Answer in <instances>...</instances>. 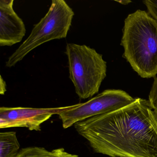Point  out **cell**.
Here are the masks:
<instances>
[{
    "label": "cell",
    "mask_w": 157,
    "mask_h": 157,
    "mask_svg": "<svg viewBox=\"0 0 157 157\" xmlns=\"http://www.w3.org/2000/svg\"><path fill=\"white\" fill-rule=\"evenodd\" d=\"M97 153L110 157H157V116L148 100L74 124Z\"/></svg>",
    "instance_id": "obj_1"
},
{
    "label": "cell",
    "mask_w": 157,
    "mask_h": 157,
    "mask_svg": "<svg viewBox=\"0 0 157 157\" xmlns=\"http://www.w3.org/2000/svg\"><path fill=\"white\" fill-rule=\"evenodd\" d=\"M121 45L123 56L144 78L157 74V22L145 11L137 10L124 21Z\"/></svg>",
    "instance_id": "obj_2"
},
{
    "label": "cell",
    "mask_w": 157,
    "mask_h": 157,
    "mask_svg": "<svg viewBox=\"0 0 157 157\" xmlns=\"http://www.w3.org/2000/svg\"><path fill=\"white\" fill-rule=\"evenodd\" d=\"M65 53L77 95L86 99L98 93L106 76L107 65L102 55L88 46L72 43L67 44Z\"/></svg>",
    "instance_id": "obj_3"
},
{
    "label": "cell",
    "mask_w": 157,
    "mask_h": 157,
    "mask_svg": "<svg viewBox=\"0 0 157 157\" xmlns=\"http://www.w3.org/2000/svg\"><path fill=\"white\" fill-rule=\"evenodd\" d=\"M74 14L64 0H53L47 13L35 25L30 35L9 57L6 67H14L30 52L47 42L66 38Z\"/></svg>",
    "instance_id": "obj_4"
},
{
    "label": "cell",
    "mask_w": 157,
    "mask_h": 157,
    "mask_svg": "<svg viewBox=\"0 0 157 157\" xmlns=\"http://www.w3.org/2000/svg\"><path fill=\"white\" fill-rule=\"evenodd\" d=\"M135 100L124 91L105 90L86 102L72 105L58 115L63 127L67 128L80 121L119 110Z\"/></svg>",
    "instance_id": "obj_5"
},
{
    "label": "cell",
    "mask_w": 157,
    "mask_h": 157,
    "mask_svg": "<svg viewBox=\"0 0 157 157\" xmlns=\"http://www.w3.org/2000/svg\"><path fill=\"white\" fill-rule=\"evenodd\" d=\"M72 105L56 108H0V128L25 127L31 131H41V125L53 115L69 109Z\"/></svg>",
    "instance_id": "obj_6"
},
{
    "label": "cell",
    "mask_w": 157,
    "mask_h": 157,
    "mask_svg": "<svg viewBox=\"0 0 157 157\" xmlns=\"http://www.w3.org/2000/svg\"><path fill=\"white\" fill-rule=\"evenodd\" d=\"M13 0L0 1V46L11 47L20 43L26 33L23 20L13 10Z\"/></svg>",
    "instance_id": "obj_7"
},
{
    "label": "cell",
    "mask_w": 157,
    "mask_h": 157,
    "mask_svg": "<svg viewBox=\"0 0 157 157\" xmlns=\"http://www.w3.org/2000/svg\"><path fill=\"white\" fill-rule=\"evenodd\" d=\"M20 148L16 132L0 133V157H15Z\"/></svg>",
    "instance_id": "obj_8"
},
{
    "label": "cell",
    "mask_w": 157,
    "mask_h": 157,
    "mask_svg": "<svg viewBox=\"0 0 157 157\" xmlns=\"http://www.w3.org/2000/svg\"><path fill=\"white\" fill-rule=\"evenodd\" d=\"M15 157H58L57 149L49 151L44 148L32 147L24 148Z\"/></svg>",
    "instance_id": "obj_9"
},
{
    "label": "cell",
    "mask_w": 157,
    "mask_h": 157,
    "mask_svg": "<svg viewBox=\"0 0 157 157\" xmlns=\"http://www.w3.org/2000/svg\"><path fill=\"white\" fill-rule=\"evenodd\" d=\"M148 101L152 109L157 112V78H154L149 94Z\"/></svg>",
    "instance_id": "obj_10"
},
{
    "label": "cell",
    "mask_w": 157,
    "mask_h": 157,
    "mask_svg": "<svg viewBox=\"0 0 157 157\" xmlns=\"http://www.w3.org/2000/svg\"><path fill=\"white\" fill-rule=\"evenodd\" d=\"M143 3L147 7L148 13L157 22V0H145Z\"/></svg>",
    "instance_id": "obj_11"
},
{
    "label": "cell",
    "mask_w": 157,
    "mask_h": 157,
    "mask_svg": "<svg viewBox=\"0 0 157 157\" xmlns=\"http://www.w3.org/2000/svg\"><path fill=\"white\" fill-rule=\"evenodd\" d=\"M57 151L58 157H79L78 155L67 152L63 148L57 149Z\"/></svg>",
    "instance_id": "obj_12"
},
{
    "label": "cell",
    "mask_w": 157,
    "mask_h": 157,
    "mask_svg": "<svg viewBox=\"0 0 157 157\" xmlns=\"http://www.w3.org/2000/svg\"><path fill=\"white\" fill-rule=\"evenodd\" d=\"M117 2H120L122 4H124V5L125 4V5H126V4H128V3L131 2L130 1H117Z\"/></svg>",
    "instance_id": "obj_13"
},
{
    "label": "cell",
    "mask_w": 157,
    "mask_h": 157,
    "mask_svg": "<svg viewBox=\"0 0 157 157\" xmlns=\"http://www.w3.org/2000/svg\"><path fill=\"white\" fill-rule=\"evenodd\" d=\"M156 112V113H157V112Z\"/></svg>",
    "instance_id": "obj_14"
}]
</instances>
